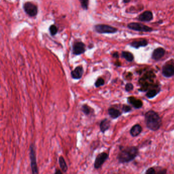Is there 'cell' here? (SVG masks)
Returning a JSON list of instances; mask_svg holds the SVG:
<instances>
[{"mask_svg": "<svg viewBox=\"0 0 174 174\" xmlns=\"http://www.w3.org/2000/svg\"><path fill=\"white\" fill-rule=\"evenodd\" d=\"M120 152L117 156V159L121 163H128L132 161L138 154V149L134 146L120 147Z\"/></svg>", "mask_w": 174, "mask_h": 174, "instance_id": "1", "label": "cell"}, {"mask_svg": "<svg viewBox=\"0 0 174 174\" xmlns=\"http://www.w3.org/2000/svg\"><path fill=\"white\" fill-rule=\"evenodd\" d=\"M145 123L147 128L152 131H157L162 125V120L156 112L149 110L145 115Z\"/></svg>", "mask_w": 174, "mask_h": 174, "instance_id": "2", "label": "cell"}, {"mask_svg": "<svg viewBox=\"0 0 174 174\" xmlns=\"http://www.w3.org/2000/svg\"><path fill=\"white\" fill-rule=\"evenodd\" d=\"M29 158L30 160L31 169L32 174H39V169L37 163L36 154L35 147L33 143L29 146Z\"/></svg>", "mask_w": 174, "mask_h": 174, "instance_id": "3", "label": "cell"}, {"mask_svg": "<svg viewBox=\"0 0 174 174\" xmlns=\"http://www.w3.org/2000/svg\"><path fill=\"white\" fill-rule=\"evenodd\" d=\"M94 30L100 34L115 33L118 31L116 28L106 24H97L94 25Z\"/></svg>", "mask_w": 174, "mask_h": 174, "instance_id": "4", "label": "cell"}, {"mask_svg": "<svg viewBox=\"0 0 174 174\" xmlns=\"http://www.w3.org/2000/svg\"><path fill=\"white\" fill-rule=\"evenodd\" d=\"M23 9L27 15L30 17L36 16L38 13V6L31 2H26L23 4Z\"/></svg>", "mask_w": 174, "mask_h": 174, "instance_id": "5", "label": "cell"}, {"mask_svg": "<svg viewBox=\"0 0 174 174\" xmlns=\"http://www.w3.org/2000/svg\"><path fill=\"white\" fill-rule=\"evenodd\" d=\"M127 27L129 29L139 32H150L153 30L152 28L138 22H131Z\"/></svg>", "mask_w": 174, "mask_h": 174, "instance_id": "6", "label": "cell"}, {"mask_svg": "<svg viewBox=\"0 0 174 174\" xmlns=\"http://www.w3.org/2000/svg\"><path fill=\"white\" fill-rule=\"evenodd\" d=\"M109 154L105 152H101L97 154L94 160V166L95 169H98L102 168L103 165L108 159Z\"/></svg>", "mask_w": 174, "mask_h": 174, "instance_id": "7", "label": "cell"}, {"mask_svg": "<svg viewBox=\"0 0 174 174\" xmlns=\"http://www.w3.org/2000/svg\"><path fill=\"white\" fill-rule=\"evenodd\" d=\"M86 51V46L82 42H76L72 47V53L75 55H80Z\"/></svg>", "mask_w": 174, "mask_h": 174, "instance_id": "8", "label": "cell"}, {"mask_svg": "<svg viewBox=\"0 0 174 174\" xmlns=\"http://www.w3.org/2000/svg\"><path fill=\"white\" fill-rule=\"evenodd\" d=\"M84 73V69L82 65L78 66L70 73V75L72 78L76 80H79L81 79Z\"/></svg>", "mask_w": 174, "mask_h": 174, "instance_id": "9", "label": "cell"}, {"mask_svg": "<svg viewBox=\"0 0 174 174\" xmlns=\"http://www.w3.org/2000/svg\"><path fill=\"white\" fill-rule=\"evenodd\" d=\"M162 73L165 77H172L174 75V66L172 64H165L162 67Z\"/></svg>", "mask_w": 174, "mask_h": 174, "instance_id": "10", "label": "cell"}, {"mask_svg": "<svg viewBox=\"0 0 174 174\" xmlns=\"http://www.w3.org/2000/svg\"><path fill=\"white\" fill-rule=\"evenodd\" d=\"M165 53V51L163 48H158L154 50L152 54V59L155 60H158L163 57Z\"/></svg>", "mask_w": 174, "mask_h": 174, "instance_id": "11", "label": "cell"}, {"mask_svg": "<svg viewBox=\"0 0 174 174\" xmlns=\"http://www.w3.org/2000/svg\"><path fill=\"white\" fill-rule=\"evenodd\" d=\"M128 102L136 109L141 108L143 105V103L141 100L137 99L134 97H128Z\"/></svg>", "mask_w": 174, "mask_h": 174, "instance_id": "12", "label": "cell"}, {"mask_svg": "<svg viewBox=\"0 0 174 174\" xmlns=\"http://www.w3.org/2000/svg\"><path fill=\"white\" fill-rule=\"evenodd\" d=\"M111 125V121L108 118H104L100 123V129L101 132L105 133L106 131L108 130Z\"/></svg>", "mask_w": 174, "mask_h": 174, "instance_id": "13", "label": "cell"}, {"mask_svg": "<svg viewBox=\"0 0 174 174\" xmlns=\"http://www.w3.org/2000/svg\"><path fill=\"white\" fill-rule=\"evenodd\" d=\"M153 19V15L152 12L150 11H145L139 15L138 19L142 22H150Z\"/></svg>", "mask_w": 174, "mask_h": 174, "instance_id": "14", "label": "cell"}, {"mask_svg": "<svg viewBox=\"0 0 174 174\" xmlns=\"http://www.w3.org/2000/svg\"><path fill=\"white\" fill-rule=\"evenodd\" d=\"M142 127L139 124H136L131 128L130 133L132 137H136L142 132Z\"/></svg>", "mask_w": 174, "mask_h": 174, "instance_id": "15", "label": "cell"}, {"mask_svg": "<svg viewBox=\"0 0 174 174\" xmlns=\"http://www.w3.org/2000/svg\"><path fill=\"white\" fill-rule=\"evenodd\" d=\"M108 113L111 118L113 119L118 118L121 115V112L114 107H110L108 109Z\"/></svg>", "mask_w": 174, "mask_h": 174, "instance_id": "16", "label": "cell"}, {"mask_svg": "<svg viewBox=\"0 0 174 174\" xmlns=\"http://www.w3.org/2000/svg\"><path fill=\"white\" fill-rule=\"evenodd\" d=\"M148 43L146 40H141L138 41H134L130 43V46L135 49H138L140 47L147 46Z\"/></svg>", "mask_w": 174, "mask_h": 174, "instance_id": "17", "label": "cell"}, {"mask_svg": "<svg viewBox=\"0 0 174 174\" xmlns=\"http://www.w3.org/2000/svg\"><path fill=\"white\" fill-rule=\"evenodd\" d=\"M59 165L63 172H66L68 170V166L65 159L63 156H60L58 159Z\"/></svg>", "mask_w": 174, "mask_h": 174, "instance_id": "18", "label": "cell"}, {"mask_svg": "<svg viewBox=\"0 0 174 174\" xmlns=\"http://www.w3.org/2000/svg\"><path fill=\"white\" fill-rule=\"evenodd\" d=\"M81 111L85 115L87 116L90 115L94 112V110L90 107V106L86 104H83V105L82 106Z\"/></svg>", "mask_w": 174, "mask_h": 174, "instance_id": "19", "label": "cell"}, {"mask_svg": "<svg viewBox=\"0 0 174 174\" xmlns=\"http://www.w3.org/2000/svg\"><path fill=\"white\" fill-rule=\"evenodd\" d=\"M121 56L129 62H131L134 60V56L132 53L129 52L123 51L121 53Z\"/></svg>", "mask_w": 174, "mask_h": 174, "instance_id": "20", "label": "cell"}, {"mask_svg": "<svg viewBox=\"0 0 174 174\" xmlns=\"http://www.w3.org/2000/svg\"><path fill=\"white\" fill-rule=\"evenodd\" d=\"M49 31L50 34L52 36H55V35H56L57 34L58 29L57 27L55 25L52 24L51 26H49Z\"/></svg>", "mask_w": 174, "mask_h": 174, "instance_id": "21", "label": "cell"}, {"mask_svg": "<svg viewBox=\"0 0 174 174\" xmlns=\"http://www.w3.org/2000/svg\"><path fill=\"white\" fill-rule=\"evenodd\" d=\"M158 93V91L156 90L152 89V90H148V91L146 94V96L147 97H148V99H152L155 97Z\"/></svg>", "mask_w": 174, "mask_h": 174, "instance_id": "22", "label": "cell"}, {"mask_svg": "<svg viewBox=\"0 0 174 174\" xmlns=\"http://www.w3.org/2000/svg\"><path fill=\"white\" fill-rule=\"evenodd\" d=\"M104 84H105V80L104 79L100 77L99 78H97V80L95 82L94 86H96V87H99L100 86H103Z\"/></svg>", "mask_w": 174, "mask_h": 174, "instance_id": "23", "label": "cell"}, {"mask_svg": "<svg viewBox=\"0 0 174 174\" xmlns=\"http://www.w3.org/2000/svg\"><path fill=\"white\" fill-rule=\"evenodd\" d=\"M80 4L82 9L84 10H87L89 5V1L88 0H80Z\"/></svg>", "mask_w": 174, "mask_h": 174, "instance_id": "24", "label": "cell"}, {"mask_svg": "<svg viewBox=\"0 0 174 174\" xmlns=\"http://www.w3.org/2000/svg\"><path fill=\"white\" fill-rule=\"evenodd\" d=\"M134 88L133 85L131 83H128L125 86V90L127 91H130L132 90Z\"/></svg>", "mask_w": 174, "mask_h": 174, "instance_id": "25", "label": "cell"}, {"mask_svg": "<svg viewBox=\"0 0 174 174\" xmlns=\"http://www.w3.org/2000/svg\"><path fill=\"white\" fill-rule=\"evenodd\" d=\"M145 174H156V172L153 168H150L147 169Z\"/></svg>", "mask_w": 174, "mask_h": 174, "instance_id": "26", "label": "cell"}, {"mask_svg": "<svg viewBox=\"0 0 174 174\" xmlns=\"http://www.w3.org/2000/svg\"><path fill=\"white\" fill-rule=\"evenodd\" d=\"M122 110H123V111L125 113H127V112L131 111V107L129 106L124 105L123 106V108H122Z\"/></svg>", "mask_w": 174, "mask_h": 174, "instance_id": "27", "label": "cell"}, {"mask_svg": "<svg viewBox=\"0 0 174 174\" xmlns=\"http://www.w3.org/2000/svg\"><path fill=\"white\" fill-rule=\"evenodd\" d=\"M166 172L167 171L166 169H160V171H158L156 174H166Z\"/></svg>", "mask_w": 174, "mask_h": 174, "instance_id": "28", "label": "cell"}, {"mask_svg": "<svg viewBox=\"0 0 174 174\" xmlns=\"http://www.w3.org/2000/svg\"><path fill=\"white\" fill-rule=\"evenodd\" d=\"M54 174H63V172H61L60 169H56Z\"/></svg>", "mask_w": 174, "mask_h": 174, "instance_id": "29", "label": "cell"}, {"mask_svg": "<svg viewBox=\"0 0 174 174\" xmlns=\"http://www.w3.org/2000/svg\"><path fill=\"white\" fill-rule=\"evenodd\" d=\"M112 56H113L114 58H118V57H119L118 53V52H115V53H113Z\"/></svg>", "mask_w": 174, "mask_h": 174, "instance_id": "30", "label": "cell"}, {"mask_svg": "<svg viewBox=\"0 0 174 174\" xmlns=\"http://www.w3.org/2000/svg\"><path fill=\"white\" fill-rule=\"evenodd\" d=\"M130 2V1H124L123 2L125 3H129V2Z\"/></svg>", "mask_w": 174, "mask_h": 174, "instance_id": "31", "label": "cell"}]
</instances>
